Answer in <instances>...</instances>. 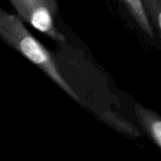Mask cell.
<instances>
[{"label": "cell", "mask_w": 161, "mask_h": 161, "mask_svg": "<svg viewBox=\"0 0 161 161\" xmlns=\"http://www.w3.org/2000/svg\"><path fill=\"white\" fill-rule=\"evenodd\" d=\"M0 39L38 67L72 99L79 101L75 91L64 78L52 54L27 29L22 18L0 5Z\"/></svg>", "instance_id": "6da1fadb"}, {"label": "cell", "mask_w": 161, "mask_h": 161, "mask_svg": "<svg viewBox=\"0 0 161 161\" xmlns=\"http://www.w3.org/2000/svg\"><path fill=\"white\" fill-rule=\"evenodd\" d=\"M17 14L36 30L58 44L66 43V39L56 24L58 6L57 0H8Z\"/></svg>", "instance_id": "7a4b0ae2"}, {"label": "cell", "mask_w": 161, "mask_h": 161, "mask_svg": "<svg viewBox=\"0 0 161 161\" xmlns=\"http://www.w3.org/2000/svg\"><path fill=\"white\" fill-rule=\"evenodd\" d=\"M134 112L142 128L161 151V116L156 111L136 103Z\"/></svg>", "instance_id": "3957f363"}, {"label": "cell", "mask_w": 161, "mask_h": 161, "mask_svg": "<svg viewBox=\"0 0 161 161\" xmlns=\"http://www.w3.org/2000/svg\"><path fill=\"white\" fill-rule=\"evenodd\" d=\"M99 118L111 126L112 128L116 129L117 131L123 133L125 136H128L133 139H137L141 137V132L132 123H130L127 119L122 116L119 112L113 110H105L99 114Z\"/></svg>", "instance_id": "277c9868"}, {"label": "cell", "mask_w": 161, "mask_h": 161, "mask_svg": "<svg viewBox=\"0 0 161 161\" xmlns=\"http://www.w3.org/2000/svg\"><path fill=\"white\" fill-rule=\"evenodd\" d=\"M122 2L125 4L130 15L132 16L136 24L140 26V28L143 31V33H145L151 39H154L156 37L155 30L146 13L143 1L142 0H122Z\"/></svg>", "instance_id": "5b68a950"}, {"label": "cell", "mask_w": 161, "mask_h": 161, "mask_svg": "<svg viewBox=\"0 0 161 161\" xmlns=\"http://www.w3.org/2000/svg\"><path fill=\"white\" fill-rule=\"evenodd\" d=\"M148 18L153 25L155 33H158L161 39V0H142Z\"/></svg>", "instance_id": "8992f818"}]
</instances>
